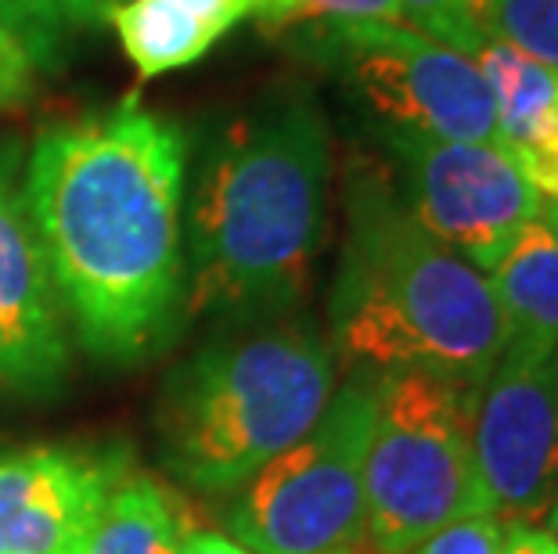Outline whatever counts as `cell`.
Returning <instances> with one entry per match:
<instances>
[{
    "label": "cell",
    "instance_id": "obj_1",
    "mask_svg": "<svg viewBox=\"0 0 558 554\" xmlns=\"http://www.w3.org/2000/svg\"><path fill=\"white\" fill-rule=\"evenodd\" d=\"M184 173V130L134 98L33 140L22 195L62 310L94 360H148L181 324Z\"/></svg>",
    "mask_w": 558,
    "mask_h": 554
},
{
    "label": "cell",
    "instance_id": "obj_2",
    "mask_svg": "<svg viewBox=\"0 0 558 554\" xmlns=\"http://www.w3.org/2000/svg\"><path fill=\"white\" fill-rule=\"evenodd\" d=\"M328 176V123L311 94H281L223 130L187 209L184 313L292 310L325 242Z\"/></svg>",
    "mask_w": 558,
    "mask_h": 554
},
{
    "label": "cell",
    "instance_id": "obj_3",
    "mask_svg": "<svg viewBox=\"0 0 558 554\" xmlns=\"http://www.w3.org/2000/svg\"><path fill=\"white\" fill-rule=\"evenodd\" d=\"M328 324L342 371H433L472 389L508 342L490 278L436 242L372 162H353L347 181Z\"/></svg>",
    "mask_w": 558,
    "mask_h": 554
},
{
    "label": "cell",
    "instance_id": "obj_4",
    "mask_svg": "<svg viewBox=\"0 0 558 554\" xmlns=\"http://www.w3.org/2000/svg\"><path fill=\"white\" fill-rule=\"evenodd\" d=\"M331 393L336 357L311 324L234 328L166 374L159 461L187 490L228 497L317 426Z\"/></svg>",
    "mask_w": 558,
    "mask_h": 554
},
{
    "label": "cell",
    "instance_id": "obj_5",
    "mask_svg": "<svg viewBox=\"0 0 558 554\" xmlns=\"http://www.w3.org/2000/svg\"><path fill=\"white\" fill-rule=\"evenodd\" d=\"M480 389L433 371H386L364 461V537L375 554H411L454 518L490 512L472 426Z\"/></svg>",
    "mask_w": 558,
    "mask_h": 554
},
{
    "label": "cell",
    "instance_id": "obj_6",
    "mask_svg": "<svg viewBox=\"0 0 558 554\" xmlns=\"http://www.w3.org/2000/svg\"><path fill=\"white\" fill-rule=\"evenodd\" d=\"M372 371L331 393L317 426L228 493L223 526L253 554H353L364 540V461L375 421Z\"/></svg>",
    "mask_w": 558,
    "mask_h": 554
},
{
    "label": "cell",
    "instance_id": "obj_7",
    "mask_svg": "<svg viewBox=\"0 0 558 554\" xmlns=\"http://www.w3.org/2000/svg\"><path fill=\"white\" fill-rule=\"evenodd\" d=\"M295 37L311 62L325 65L364 104L378 134L501 145L494 94L480 65L408 22H314L295 26Z\"/></svg>",
    "mask_w": 558,
    "mask_h": 554
},
{
    "label": "cell",
    "instance_id": "obj_8",
    "mask_svg": "<svg viewBox=\"0 0 558 554\" xmlns=\"http://www.w3.org/2000/svg\"><path fill=\"white\" fill-rule=\"evenodd\" d=\"M400 176L411 217L483 274L541 217V192L501 145L378 134Z\"/></svg>",
    "mask_w": 558,
    "mask_h": 554
},
{
    "label": "cell",
    "instance_id": "obj_9",
    "mask_svg": "<svg viewBox=\"0 0 558 554\" xmlns=\"http://www.w3.org/2000/svg\"><path fill=\"white\" fill-rule=\"evenodd\" d=\"M476 471L490 512L533 526L558 493V346H505L476 399Z\"/></svg>",
    "mask_w": 558,
    "mask_h": 554
},
{
    "label": "cell",
    "instance_id": "obj_10",
    "mask_svg": "<svg viewBox=\"0 0 558 554\" xmlns=\"http://www.w3.org/2000/svg\"><path fill=\"white\" fill-rule=\"evenodd\" d=\"M123 476L120 454L83 446L0 454V554H83Z\"/></svg>",
    "mask_w": 558,
    "mask_h": 554
},
{
    "label": "cell",
    "instance_id": "obj_11",
    "mask_svg": "<svg viewBox=\"0 0 558 554\" xmlns=\"http://www.w3.org/2000/svg\"><path fill=\"white\" fill-rule=\"evenodd\" d=\"M69 371L65 310L33 231L15 162L0 156V389L54 393Z\"/></svg>",
    "mask_w": 558,
    "mask_h": 554
},
{
    "label": "cell",
    "instance_id": "obj_12",
    "mask_svg": "<svg viewBox=\"0 0 558 554\" xmlns=\"http://www.w3.org/2000/svg\"><path fill=\"white\" fill-rule=\"evenodd\" d=\"M472 62L494 94L501 148L544 198H558V73L501 37L486 40Z\"/></svg>",
    "mask_w": 558,
    "mask_h": 554
},
{
    "label": "cell",
    "instance_id": "obj_13",
    "mask_svg": "<svg viewBox=\"0 0 558 554\" xmlns=\"http://www.w3.org/2000/svg\"><path fill=\"white\" fill-rule=\"evenodd\" d=\"M264 0H120L109 8L126 58L141 76H162L198 58L245 19H259Z\"/></svg>",
    "mask_w": 558,
    "mask_h": 554
},
{
    "label": "cell",
    "instance_id": "obj_14",
    "mask_svg": "<svg viewBox=\"0 0 558 554\" xmlns=\"http://www.w3.org/2000/svg\"><path fill=\"white\" fill-rule=\"evenodd\" d=\"M501 306L505 346H558V238L533 220L490 274Z\"/></svg>",
    "mask_w": 558,
    "mask_h": 554
},
{
    "label": "cell",
    "instance_id": "obj_15",
    "mask_svg": "<svg viewBox=\"0 0 558 554\" xmlns=\"http://www.w3.org/2000/svg\"><path fill=\"white\" fill-rule=\"evenodd\" d=\"M187 515L159 479L123 476L101 508L83 554H181Z\"/></svg>",
    "mask_w": 558,
    "mask_h": 554
},
{
    "label": "cell",
    "instance_id": "obj_16",
    "mask_svg": "<svg viewBox=\"0 0 558 554\" xmlns=\"http://www.w3.org/2000/svg\"><path fill=\"white\" fill-rule=\"evenodd\" d=\"M403 22L458 54H476L494 40V0H400Z\"/></svg>",
    "mask_w": 558,
    "mask_h": 554
},
{
    "label": "cell",
    "instance_id": "obj_17",
    "mask_svg": "<svg viewBox=\"0 0 558 554\" xmlns=\"http://www.w3.org/2000/svg\"><path fill=\"white\" fill-rule=\"evenodd\" d=\"M120 0H0V22L51 54V37L69 26H87L109 15Z\"/></svg>",
    "mask_w": 558,
    "mask_h": 554
},
{
    "label": "cell",
    "instance_id": "obj_18",
    "mask_svg": "<svg viewBox=\"0 0 558 554\" xmlns=\"http://www.w3.org/2000/svg\"><path fill=\"white\" fill-rule=\"evenodd\" d=\"M494 33L558 73V0H494Z\"/></svg>",
    "mask_w": 558,
    "mask_h": 554
},
{
    "label": "cell",
    "instance_id": "obj_19",
    "mask_svg": "<svg viewBox=\"0 0 558 554\" xmlns=\"http://www.w3.org/2000/svg\"><path fill=\"white\" fill-rule=\"evenodd\" d=\"M403 22L400 0H264L259 26L267 29H295L314 22Z\"/></svg>",
    "mask_w": 558,
    "mask_h": 554
},
{
    "label": "cell",
    "instance_id": "obj_20",
    "mask_svg": "<svg viewBox=\"0 0 558 554\" xmlns=\"http://www.w3.org/2000/svg\"><path fill=\"white\" fill-rule=\"evenodd\" d=\"M505 522L494 512H476L454 518L450 526L436 529L429 540H422L411 554H501Z\"/></svg>",
    "mask_w": 558,
    "mask_h": 554
},
{
    "label": "cell",
    "instance_id": "obj_21",
    "mask_svg": "<svg viewBox=\"0 0 558 554\" xmlns=\"http://www.w3.org/2000/svg\"><path fill=\"white\" fill-rule=\"evenodd\" d=\"M44 51L33 47L26 37H19L15 29H8L0 22V109L22 101L33 90V73L37 62H44Z\"/></svg>",
    "mask_w": 558,
    "mask_h": 554
},
{
    "label": "cell",
    "instance_id": "obj_22",
    "mask_svg": "<svg viewBox=\"0 0 558 554\" xmlns=\"http://www.w3.org/2000/svg\"><path fill=\"white\" fill-rule=\"evenodd\" d=\"M501 554H558V544L548 529L537 526H508Z\"/></svg>",
    "mask_w": 558,
    "mask_h": 554
},
{
    "label": "cell",
    "instance_id": "obj_23",
    "mask_svg": "<svg viewBox=\"0 0 558 554\" xmlns=\"http://www.w3.org/2000/svg\"><path fill=\"white\" fill-rule=\"evenodd\" d=\"M537 220L558 238V198H541V217Z\"/></svg>",
    "mask_w": 558,
    "mask_h": 554
},
{
    "label": "cell",
    "instance_id": "obj_24",
    "mask_svg": "<svg viewBox=\"0 0 558 554\" xmlns=\"http://www.w3.org/2000/svg\"><path fill=\"white\" fill-rule=\"evenodd\" d=\"M548 533L555 537V544H558V493H555V501H551V512H548Z\"/></svg>",
    "mask_w": 558,
    "mask_h": 554
}]
</instances>
